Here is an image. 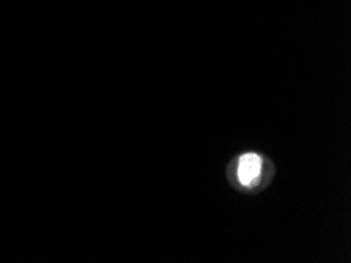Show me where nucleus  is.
Wrapping results in <instances>:
<instances>
[{
  "mask_svg": "<svg viewBox=\"0 0 351 263\" xmlns=\"http://www.w3.org/2000/svg\"><path fill=\"white\" fill-rule=\"evenodd\" d=\"M262 170V158L255 153H247L239 158L238 163V179L243 185H251L257 180Z\"/></svg>",
  "mask_w": 351,
  "mask_h": 263,
  "instance_id": "1",
  "label": "nucleus"
}]
</instances>
